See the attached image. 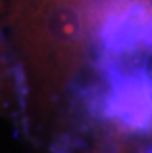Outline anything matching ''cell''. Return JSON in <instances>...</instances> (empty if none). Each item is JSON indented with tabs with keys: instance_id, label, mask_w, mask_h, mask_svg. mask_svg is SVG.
<instances>
[{
	"instance_id": "obj_1",
	"label": "cell",
	"mask_w": 152,
	"mask_h": 153,
	"mask_svg": "<svg viewBox=\"0 0 152 153\" xmlns=\"http://www.w3.org/2000/svg\"><path fill=\"white\" fill-rule=\"evenodd\" d=\"M95 6L96 0H13L10 5L23 127L37 144L51 141L95 50Z\"/></svg>"
},
{
	"instance_id": "obj_2",
	"label": "cell",
	"mask_w": 152,
	"mask_h": 153,
	"mask_svg": "<svg viewBox=\"0 0 152 153\" xmlns=\"http://www.w3.org/2000/svg\"><path fill=\"white\" fill-rule=\"evenodd\" d=\"M68 153H152V133L106 130L81 141Z\"/></svg>"
}]
</instances>
